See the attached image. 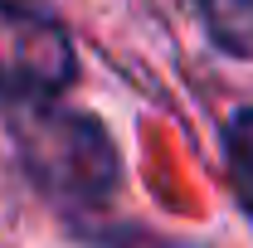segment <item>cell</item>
Listing matches in <instances>:
<instances>
[{"label":"cell","instance_id":"cell-1","mask_svg":"<svg viewBox=\"0 0 253 248\" xmlns=\"http://www.w3.org/2000/svg\"><path fill=\"white\" fill-rule=\"evenodd\" d=\"M5 112H10V136L20 146V161L39 190L73 205H97L117 185L112 141L88 112H68L59 102H30Z\"/></svg>","mask_w":253,"mask_h":248},{"label":"cell","instance_id":"cell-2","mask_svg":"<svg viewBox=\"0 0 253 248\" xmlns=\"http://www.w3.org/2000/svg\"><path fill=\"white\" fill-rule=\"evenodd\" d=\"M73 83V44L63 25L25 0H0V102H59Z\"/></svg>","mask_w":253,"mask_h":248},{"label":"cell","instance_id":"cell-3","mask_svg":"<svg viewBox=\"0 0 253 248\" xmlns=\"http://www.w3.org/2000/svg\"><path fill=\"white\" fill-rule=\"evenodd\" d=\"M224 151H229V175H234V190L244 200V209L253 219V107H244L229 131H224Z\"/></svg>","mask_w":253,"mask_h":248},{"label":"cell","instance_id":"cell-4","mask_svg":"<svg viewBox=\"0 0 253 248\" xmlns=\"http://www.w3.org/2000/svg\"><path fill=\"white\" fill-rule=\"evenodd\" d=\"M205 20L224 49L253 54V0H205Z\"/></svg>","mask_w":253,"mask_h":248}]
</instances>
